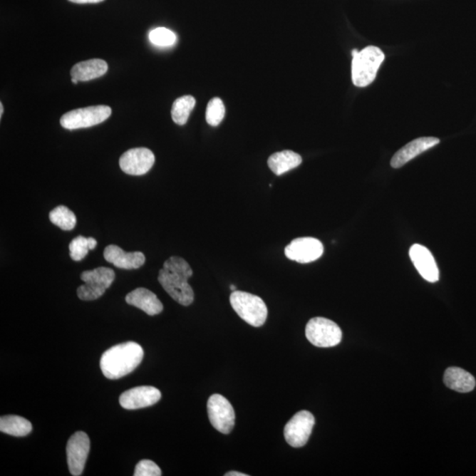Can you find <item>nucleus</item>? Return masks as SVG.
Returning <instances> with one entry per match:
<instances>
[{
    "label": "nucleus",
    "mask_w": 476,
    "mask_h": 476,
    "mask_svg": "<svg viewBox=\"0 0 476 476\" xmlns=\"http://www.w3.org/2000/svg\"><path fill=\"white\" fill-rule=\"evenodd\" d=\"M191 267L180 257H170L159 271L158 281L165 291L181 306H189L195 300V292L188 284L192 276Z\"/></svg>",
    "instance_id": "nucleus-1"
},
{
    "label": "nucleus",
    "mask_w": 476,
    "mask_h": 476,
    "mask_svg": "<svg viewBox=\"0 0 476 476\" xmlns=\"http://www.w3.org/2000/svg\"><path fill=\"white\" fill-rule=\"evenodd\" d=\"M144 356L143 348L136 342L128 341L113 346L103 353L100 366L107 378L115 381L133 373Z\"/></svg>",
    "instance_id": "nucleus-2"
},
{
    "label": "nucleus",
    "mask_w": 476,
    "mask_h": 476,
    "mask_svg": "<svg viewBox=\"0 0 476 476\" xmlns=\"http://www.w3.org/2000/svg\"><path fill=\"white\" fill-rule=\"evenodd\" d=\"M351 54L353 83L358 88L367 87L376 79L385 54L376 46H368L361 51L355 49Z\"/></svg>",
    "instance_id": "nucleus-3"
},
{
    "label": "nucleus",
    "mask_w": 476,
    "mask_h": 476,
    "mask_svg": "<svg viewBox=\"0 0 476 476\" xmlns=\"http://www.w3.org/2000/svg\"><path fill=\"white\" fill-rule=\"evenodd\" d=\"M230 304L239 317L249 325L262 326L267 321V307L259 296L244 291H233Z\"/></svg>",
    "instance_id": "nucleus-4"
},
{
    "label": "nucleus",
    "mask_w": 476,
    "mask_h": 476,
    "mask_svg": "<svg viewBox=\"0 0 476 476\" xmlns=\"http://www.w3.org/2000/svg\"><path fill=\"white\" fill-rule=\"evenodd\" d=\"M81 279L85 284L77 289L81 300L93 301L100 299L115 280V272L109 267H100L90 271H84Z\"/></svg>",
    "instance_id": "nucleus-5"
},
{
    "label": "nucleus",
    "mask_w": 476,
    "mask_h": 476,
    "mask_svg": "<svg viewBox=\"0 0 476 476\" xmlns=\"http://www.w3.org/2000/svg\"><path fill=\"white\" fill-rule=\"evenodd\" d=\"M306 336L312 345L319 348L334 347L342 339L339 326L330 319L321 317L311 319L307 323Z\"/></svg>",
    "instance_id": "nucleus-6"
},
{
    "label": "nucleus",
    "mask_w": 476,
    "mask_h": 476,
    "mask_svg": "<svg viewBox=\"0 0 476 476\" xmlns=\"http://www.w3.org/2000/svg\"><path fill=\"white\" fill-rule=\"evenodd\" d=\"M109 106L98 105L69 111L61 118L62 128L68 130L92 128L110 117Z\"/></svg>",
    "instance_id": "nucleus-7"
},
{
    "label": "nucleus",
    "mask_w": 476,
    "mask_h": 476,
    "mask_svg": "<svg viewBox=\"0 0 476 476\" xmlns=\"http://www.w3.org/2000/svg\"><path fill=\"white\" fill-rule=\"evenodd\" d=\"M208 418L215 430L229 434L235 426V411L232 405L221 394H213L207 401Z\"/></svg>",
    "instance_id": "nucleus-8"
},
{
    "label": "nucleus",
    "mask_w": 476,
    "mask_h": 476,
    "mask_svg": "<svg viewBox=\"0 0 476 476\" xmlns=\"http://www.w3.org/2000/svg\"><path fill=\"white\" fill-rule=\"evenodd\" d=\"M315 425V418L311 413L303 410L289 420L284 428V437L289 445L299 448L306 445Z\"/></svg>",
    "instance_id": "nucleus-9"
},
{
    "label": "nucleus",
    "mask_w": 476,
    "mask_h": 476,
    "mask_svg": "<svg viewBox=\"0 0 476 476\" xmlns=\"http://www.w3.org/2000/svg\"><path fill=\"white\" fill-rule=\"evenodd\" d=\"M89 450H90V440L83 431H77L70 438L66 445V456L71 475L73 476L83 475Z\"/></svg>",
    "instance_id": "nucleus-10"
},
{
    "label": "nucleus",
    "mask_w": 476,
    "mask_h": 476,
    "mask_svg": "<svg viewBox=\"0 0 476 476\" xmlns=\"http://www.w3.org/2000/svg\"><path fill=\"white\" fill-rule=\"evenodd\" d=\"M323 254V244L314 237L296 238L285 248L286 257L301 264L316 262Z\"/></svg>",
    "instance_id": "nucleus-11"
},
{
    "label": "nucleus",
    "mask_w": 476,
    "mask_h": 476,
    "mask_svg": "<svg viewBox=\"0 0 476 476\" xmlns=\"http://www.w3.org/2000/svg\"><path fill=\"white\" fill-rule=\"evenodd\" d=\"M155 161L153 152L146 148H138L123 154L119 159V166L126 174L143 176L151 170Z\"/></svg>",
    "instance_id": "nucleus-12"
},
{
    "label": "nucleus",
    "mask_w": 476,
    "mask_h": 476,
    "mask_svg": "<svg viewBox=\"0 0 476 476\" xmlns=\"http://www.w3.org/2000/svg\"><path fill=\"white\" fill-rule=\"evenodd\" d=\"M162 393L154 386H138L121 394L119 403L128 410L153 406L161 400Z\"/></svg>",
    "instance_id": "nucleus-13"
},
{
    "label": "nucleus",
    "mask_w": 476,
    "mask_h": 476,
    "mask_svg": "<svg viewBox=\"0 0 476 476\" xmlns=\"http://www.w3.org/2000/svg\"><path fill=\"white\" fill-rule=\"evenodd\" d=\"M409 256L413 264L423 279L430 282H437L440 279L436 262L431 252L421 244L412 245Z\"/></svg>",
    "instance_id": "nucleus-14"
},
{
    "label": "nucleus",
    "mask_w": 476,
    "mask_h": 476,
    "mask_svg": "<svg viewBox=\"0 0 476 476\" xmlns=\"http://www.w3.org/2000/svg\"><path fill=\"white\" fill-rule=\"evenodd\" d=\"M440 143V139L435 137H422L412 140L411 143H408L406 146L400 148L393 156L391 166L394 169L401 168L407 162L411 161L412 159L423 154V152L430 150V148L436 146Z\"/></svg>",
    "instance_id": "nucleus-15"
},
{
    "label": "nucleus",
    "mask_w": 476,
    "mask_h": 476,
    "mask_svg": "<svg viewBox=\"0 0 476 476\" xmlns=\"http://www.w3.org/2000/svg\"><path fill=\"white\" fill-rule=\"evenodd\" d=\"M104 259L118 269H138L146 262V257L141 252H126L118 245L110 244L103 252Z\"/></svg>",
    "instance_id": "nucleus-16"
},
{
    "label": "nucleus",
    "mask_w": 476,
    "mask_h": 476,
    "mask_svg": "<svg viewBox=\"0 0 476 476\" xmlns=\"http://www.w3.org/2000/svg\"><path fill=\"white\" fill-rule=\"evenodd\" d=\"M125 301L130 306L140 309L150 316L160 314L163 310L162 304L155 294L145 288L133 290L125 296Z\"/></svg>",
    "instance_id": "nucleus-17"
},
{
    "label": "nucleus",
    "mask_w": 476,
    "mask_h": 476,
    "mask_svg": "<svg viewBox=\"0 0 476 476\" xmlns=\"http://www.w3.org/2000/svg\"><path fill=\"white\" fill-rule=\"evenodd\" d=\"M107 71L108 64L103 59H89L74 65L71 69V76L79 81H88L103 76Z\"/></svg>",
    "instance_id": "nucleus-18"
},
{
    "label": "nucleus",
    "mask_w": 476,
    "mask_h": 476,
    "mask_svg": "<svg viewBox=\"0 0 476 476\" xmlns=\"http://www.w3.org/2000/svg\"><path fill=\"white\" fill-rule=\"evenodd\" d=\"M445 384L459 393H470L475 388L474 376L459 367H450L445 371Z\"/></svg>",
    "instance_id": "nucleus-19"
},
{
    "label": "nucleus",
    "mask_w": 476,
    "mask_h": 476,
    "mask_svg": "<svg viewBox=\"0 0 476 476\" xmlns=\"http://www.w3.org/2000/svg\"><path fill=\"white\" fill-rule=\"evenodd\" d=\"M303 159L301 155L290 150L277 152L270 156L267 165L275 175H281L288 172V171L297 168Z\"/></svg>",
    "instance_id": "nucleus-20"
},
{
    "label": "nucleus",
    "mask_w": 476,
    "mask_h": 476,
    "mask_svg": "<svg viewBox=\"0 0 476 476\" xmlns=\"http://www.w3.org/2000/svg\"><path fill=\"white\" fill-rule=\"evenodd\" d=\"M0 431L14 437H26L32 431L29 420L18 415H6L0 418Z\"/></svg>",
    "instance_id": "nucleus-21"
},
{
    "label": "nucleus",
    "mask_w": 476,
    "mask_h": 476,
    "mask_svg": "<svg viewBox=\"0 0 476 476\" xmlns=\"http://www.w3.org/2000/svg\"><path fill=\"white\" fill-rule=\"evenodd\" d=\"M196 105V100L192 95H184L173 103L171 109L172 120L178 125L187 124L190 114Z\"/></svg>",
    "instance_id": "nucleus-22"
},
{
    "label": "nucleus",
    "mask_w": 476,
    "mask_h": 476,
    "mask_svg": "<svg viewBox=\"0 0 476 476\" xmlns=\"http://www.w3.org/2000/svg\"><path fill=\"white\" fill-rule=\"evenodd\" d=\"M96 244L98 242L95 238L77 237L69 244L70 257L74 262H81L88 254L89 251L94 250Z\"/></svg>",
    "instance_id": "nucleus-23"
},
{
    "label": "nucleus",
    "mask_w": 476,
    "mask_h": 476,
    "mask_svg": "<svg viewBox=\"0 0 476 476\" xmlns=\"http://www.w3.org/2000/svg\"><path fill=\"white\" fill-rule=\"evenodd\" d=\"M50 220L54 225L66 232L73 229L76 225V214L65 206H59L51 210Z\"/></svg>",
    "instance_id": "nucleus-24"
},
{
    "label": "nucleus",
    "mask_w": 476,
    "mask_h": 476,
    "mask_svg": "<svg viewBox=\"0 0 476 476\" xmlns=\"http://www.w3.org/2000/svg\"><path fill=\"white\" fill-rule=\"evenodd\" d=\"M225 116V106L220 98H214L207 104L206 119L208 125L217 126Z\"/></svg>",
    "instance_id": "nucleus-25"
},
{
    "label": "nucleus",
    "mask_w": 476,
    "mask_h": 476,
    "mask_svg": "<svg viewBox=\"0 0 476 476\" xmlns=\"http://www.w3.org/2000/svg\"><path fill=\"white\" fill-rule=\"evenodd\" d=\"M150 40L155 46L169 47L176 43L177 36L168 29L157 28L150 32Z\"/></svg>",
    "instance_id": "nucleus-26"
},
{
    "label": "nucleus",
    "mask_w": 476,
    "mask_h": 476,
    "mask_svg": "<svg viewBox=\"0 0 476 476\" xmlns=\"http://www.w3.org/2000/svg\"><path fill=\"white\" fill-rule=\"evenodd\" d=\"M135 476H161V468L155 464L154 461L150 460H143L137 464L135 467Z\"/></svg>",
    "instance_id": "nucleus-27"
},
{
    "label": "nucleus",
    "mask_w": 476,
    "mask_h": 476,
    "mask_svg": "<svg viewBox=\"0 0 476 476\" xmlns=\"http://www.w3.org/2000/svg\"><path fill=\"white\" fill-rule=\"evenodd\" d=\"M69 1L76 4H96L103 1V0H69Z\"/></svg>",
    "instance_id": "nucleus-28"
},
{
    "label": "nucleus",
    "mask_w": 476,
    "mask_h": 476,
    "mask_svg": "<svg viewBox=\"0 0 476 476\" xmlns=\"http://www.w3.org/2000/svg\"><path fill=\"white\" fill-rule=\"evenodd\" d=\"M248 475L240 473V472L230 471L225 474V476H247Z\"/></svg>",
    "instance_id": "nucleus-29"
},
{
    "label": "nucleus",
    "mask_w": 476,
    "mask_h": 476,
    "mask_svg": "<svg viewBox=\"0 0 476 476\" xmlns=\"http://www.w3.org/2000/svg\"><path fill=\"white\" fill-rule=\"evenodd\" d=\"M3 113H4L3 104L0 103V118L2 117Z\"/></svg>",
    "instance_id": "nucleus-30"
},
{
    "label": "nucleus",
    "mask_w": 476,
    "mask_h": 476,
    "mask_svg": "<svg viewBox=\"0 0 476 476\" xmlns=\"http://www.w3.org/2000/svg\"><path fill=\"white\" fill-rule=\"evenodd\" d=\"M72 83L73 84H78V83H79V81H78L77 79H74V78H72Z\"/></svg>",
    "instance_id": "nucleus-31"
},
{
    "label": "nucleus",
    "mask_w": 476,
    "mask_h": 476,
    "mask_svg": "<svg viewBox=\"0 0 476 476\" xmlns=\"http://www.w3.org/2000/svg\"><path fill=\"white\" fill-rule=\"evenodd\" d=\"M230 289L232 290V291H236V286L235 285H232L230 286Z\"/></svg>",
    "instance_id": "nucleus-32"
}]
</instances>
